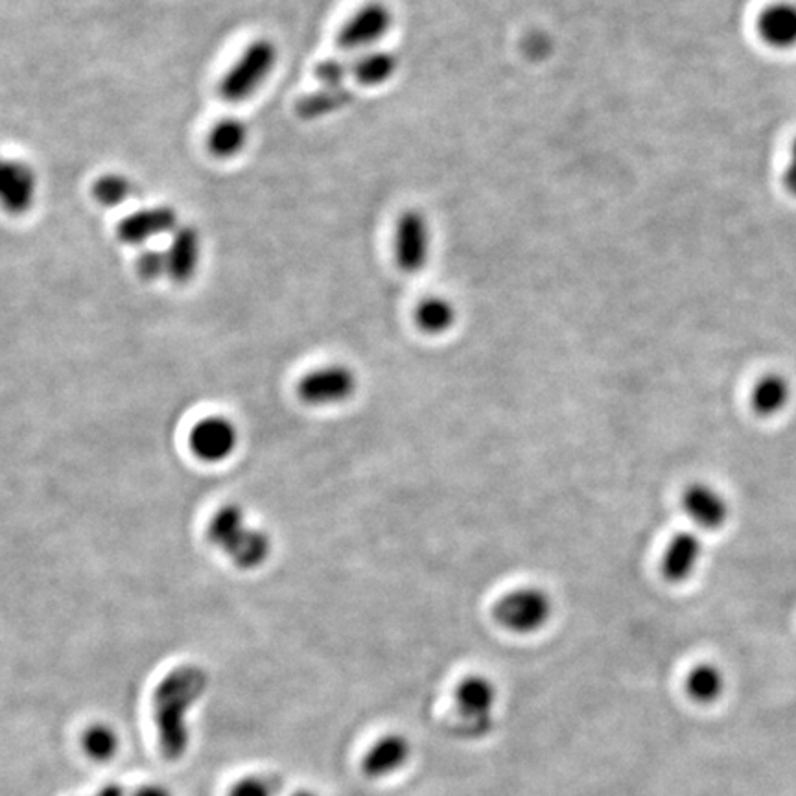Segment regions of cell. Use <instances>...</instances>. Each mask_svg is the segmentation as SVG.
I'll return each mask as SVG.
<instances>
[{
	"label": "cell",
	"instance_id": "24",
	"mask_svg": "<svg viewBox=\"0 0 796 796\" xmlns=\"http://www.w3.org/2000/svg\"><path fill=\"white\" fill-rule=\"evenodd\" d=\"M349 97L345 92L344 87L341 89H325L319 94L308 97L305 102L301 103V115L305 117H319V115H327L334 109H338L341 103L347 102Z\"/></svg>",
	"mask_w": 796,
	"mask_h": 796
},
{
	"label": "cell",
	"instance_id": "26",
	"mask_svg": "<svg viewBox=\"0 0 796 796\" xmlns=\"http://www.w3.org/2000/svg\"><path fill=\"white\" fill-rule=\"evenodd\" d=\"M347 74H349V67L339 60L324 61L318 69V78L324 81L327 89H341Z\"/></svg>",
	"mask_w": 796,
	"mask_h": 796
},
{
	"label": "cell",
	"instance_id": "10",
	"mask_svg": "<svg viewBox=\"0 0 796 796\" xmlns=\"http://www.w3.org/2000/svg\"><path fill=\"white\" fill-rule=\"evenodd\" d=\"M238 445V431L235 426L221 417L199 420L190 434V448L203 461L218 464L229 458Z\"/></svg>",
	"mask_w": 796,
	"mask_h": 796
},
{
	"label": "cell",
	"instance_id": "7",
	"mask_svg": "<svg viewBox=\"0 0 796 796\" xmlns=\"http://www.w3.org/2000/svg\"><path fill=\"white\" fill-rule=\"evenodd\" d=\"M395 260L404 273H419L430 262V221L419 210H406L397 220L394 237Z\"/></svg>",
	"mask_w": 796,
	"mask_h": 796
},
{
	"label": "cell",
	"instance_id": "4",
	"mask_svg": "<svg viewBox=\"0 0 796 796\" xmlns=\"http://www.w3.org/2000/svg\"><path fill=\"white\" fill-rule=\"evenodd\" d=\"M277 47L269 39H255L220 81V97L238 103L253 97L277 66Z\"/></svg>",
	"mask_w": 796,
	"mask_h": 796
},
{
	"label": "cell",
	"instance_id": "25",
	"mask_svg": "<svg viewBox=\"0 0 796 796\" xmlns=\"http://www.w3.org/2000/svg\"><path fill=\"white\" fill-rule=\"evenodd\" d=\"M137 269H139L140 277L146 280H156L162 275H167V251L146 249L145 253H140Z\"/></svg>",
	"mask_w": 796,
	"mask_h": 796
},
{
	"label": "cell",
	"instance_id": "5",
	"mask_svg": "<svg viewBox=\"0 0 796 796\" xmlns=\"http://www.w3.org/2000/svg\"><path fill=\"white\" fill-rule=\"evenodd\" d=\"M360 380L355 369L345 364H329L308 371L299 380L297 395L314 408H330L349 402L358 394Z\"/></svg>",
	"mask_w": 796,
	"mask_h": 796
},
{
	"label": "cell",
	"instance_id": "16",
	"mask_svg": "<svg viewBox=\"0 0 796 796\" xmlns=\"http://www.w3.org/2000/svg\"><path fill=\"white\" fill-rule=\"evenodd\" d=\"M758 33L773 49L796 47V4L775 2L767 6L758 17Z\"/></svg>",
	"mask_w": 796,
	"mask_h": 796
},
{
	"label": "cell",
	"instance_id": "23",
	"mask_svg": "<svg viewBox=\"0 0 796 796\" xmlns=\"http://www.w3.org/2000/svg\"><path fill=\"white\" fill-rule=\"evenodd\" d=\"M133 183L122 173H103L92 185V196L103 207H117L130 198Z\"/></svg>",
	"mask_w": 796,
	"mask_h": 796
},
{
	"label": "cell",
	"instance_id": "3",
	"mask_svg": "<svg viewBox=\"0 0 796 796\" xmlns=\"http://www.w3.org/2000/svg\"><path fill=\"white\" fill-rule=\"evenodd\" d=\"M555 613V601L548 590L543 587L515 588L495 603L492 616L496 624L515 633L528 636L543 630Z\"/></svg>",
	"mask_w": 796,
	"mask_h": 796
},
{
	"label": "cell",
	"instance_id": "11",
	"mask_svg": "<svg viewBox=\"0 0 796 796\" xmlns=\"http://www.w3.org/2000/svg\"><path fill=\"white\" fill-rule=\"evenodd\" d=\"M409 758H411V743L408 737L398 732H389L367 748V753L361 758V770L372 780H380L404 769Z\"/></svg>",
	"mask_w": 796,
	"mask_h": 796
},
{
	"label": "cell",
	"instance_id": "15",
	"mask_svg": "<svg viewBox=\"0 0 796 796\" xmlns=\"http://www.w3.org/2000/svg\"><path fill=\"white\" fill-rule=\"evenodd\" d=\"M703 555V544L695 533H677L663 555V576L669 583H684L694 576Z\"/></svg>",
	"mask_w": 796,
	"mask_h": 796
},
{
	"label": "cell",
	"instance_id": "17",
	"mask_svg": "<svg viewBox=\"0 0 796 796\" xmlns=\"http://www.w3.org/2000/svg\"><path fill=\"white\" fill-rule=\"evenodd\" d=\"M458 321V310L447 297H426L415 310V324L428 336L450 332Z\"/></svg>",
	"mask_w": 796,
	"mask_h": 796
},
{
	"label": "cell",
	"instance_id": "19",
	"mask_svg": "<svg viewBox=\"0 0 796 796\" xmlns=\"http://www.w3.org/2000/svg\"><path fill=\"white\" fill-rule=\"evenodd\" d=\"M248 139V126L243 125L240 119L227 117L210 130L207 142H209V150L216 157L229 159V157L238 156L243 150Z\"/></svg>",
	"mask_w": 796,
	"mask_h": 796
},
{
	"label": "cell",
	"instance_id": "2",
	"mask_svg": "<svg viewBox=\"0 0 796 796\" xmlns=\"http://www.w3.org/2000/svg\"><path fill=\"white\" fill-rule=\"evenodd\" d=\"M207 535L242 570L259 568L271 554L268 533L249 526L246 513L238 506L221 507L210 520Z\"/></svg>",
	"mask_w": 796,
	"mask_h": 796
},
{
	"label": "cell",
	"instance_id": "8",
	"mask_svg": "<svg viewBox=\"0 0 796 796\" xmlns=\"http://www.w3.org/2000/svg\"><path fill=\"white\" fill-rule=\"evenodd\" d=\"M394 27V11L384 2H367L339 30L338 47L347 52H369Z\"/></svg>",
	"mask_w": 796,
	"mask_h": 796
},
{
	"label": "cell",
	"instance_id": "14",
	"mask_svg": "<svg viewBox=\"0 0 796 796\" xmlns=\"http://www.w3.org/2000/svg\"><path fill=\"white\" fill-rule=\"evenodd\" d=\"M683 507L699 528L719 529L727 524V500L710 485H689L688 489L684 490Z\"/></svg>",
	"mask_w": 796,
	"mask_h": 796
},
{
	"label": "cell",
	"instance_id": "18",
	"mask_svg": "<svg viewBox=\"0 0 796 796\" xmlns=\"http://www.w3.org/2000/svg\"><path fill=\"white\" fill-rule=\"evenodd\" d=\"M789 395H792V388L789 382L782 375H765L764 378H759L756 388L753 391V408L756 414L762 417H770L776 415L782 409L786 408V404L789 402Z\"/></svg>",
	"mask_w": 796,
	"mask_h": 796
},
{
	"label": "cell",
	"instance_id": "20",
	"mask_svg": "<svg viewBox=\"0 0 796 796\" xmlns=\"http://www.w3.org/2000/svg\"><path fill=\"white\" fill-rule=\"evenodd\" d=\"M397 69L398 60L394 54L384 50H369L352 66V74L361 86L378 87L388 83Z\"/></svg>",
	"mask_w": 796,
	"mask_h": 796
},
{
	"label": "cell",
	"instance_id": "1",
	"mask_svg": "<svg viewBox=\"0 0 796 796\" xmlns=\"http://www.w3.org/2000/svg\"><path fill=\"white\" fill-rule=\"evenodd\" d=\"M209 684L207 673L198 666H181L162 678L153 694L159 747L168 762L183 758L190 743L187 717L192 706L201 699Z\"/></svg>",
	"mask_w": 796,
	"mask_h": 796
},
{
	"label": "cell",
	"instance_id": "9",
	"mask_svg": "<svg viewBox=\"0 0 796 796\" xmlns=\"http://www.w3.org/2000/svg\"><path fill=\"white\" fill-rule=\"evenodd\" d=\"M38 198V176L21 159L0 156V207L13 216L27 215Z\"/></svg>",
	"mask_w": 796,
	"mask_h": 796
},
{
	"label": "cell",
	"instance_id": "31",
	"mask_svg": "<svg viewBox=\"0 0 796 796\" xmlns=\"http://www.w3.org/2000/svg\"><path fill=\"white\" fill-rule=\"evenodd\" d=\"M291 796H318V795H316V793H312V792H297V793H293V795H291Z\"/></svg>",
	"mask_w": 796,
	"mask_h": 796
},
{
	"label": "cell",
	"instance_id": "27",
	"mask_svg": "<svg viewBox=\"0 0 796 796\" xmlns=\"http://www.w3.org/2000/svg\"><path fill=\"white\" fill-rule=\"evenodd\" d=\"M229 796H275V786L266 778L251 776V778H243V780L238 782L237 786L232 787Z\"/></svg>",
	"mask_w": 796,
	"mask_h": 796
},
{
	"label": "cell",
	"instance_id": "12",
	"mask_svg": "<svg viewBox=\"0 0 796 796\" xmlns=\"http://www.w3.org/2000/svg\"><path fill=\"white\" fill-rule=\"evenodd\" d=\"M178 215L167 205H157L150 209H140L126 216L117 227L122 242L140 246L151 238L162 237L178 229Z\"/></svg>",
	"mask_w": 796,
	"mask_h": 796
},
{
	"label": "cell",
	"instance_id": "21",
	"mask_svg": "<svg viewBox=\"0 0 796 796\" xmlns=\"http://www.w3.org/2000/svg\"><path fill=\"white\" fill-rule=\"evenodd\" d=\"M723 688H725V678H723L722 671L712 664H700V666L694 667L686 677V691L695 703H700V705H708V703L719 699Z\"/></svg>",
	"mask_w": 796,
	"mask_h": 796
},
{
	"label": "cell",
	"instance_id": "6",
	"mask_svg": "<svg viewBox=\"0 0 796 796\" xmlns=\"http://www.w3.org/2000/svg\"><path fill=\"white\" fill-rule=\"evenodd\" d=\"M454 697L467 736L481 737L492 730L498 688L489 677L468 675L456 686Z\"/></svg>",
	"mask_w": 796,
	"mask_h": 796
},
{
	"label": "cell",
	"instance_id": "22",
	"mask_svg": "<svg viewBox=\"0 0 796 796\" xmlns=\"http://www.w3.org/2000/svg\"><path fill=\"white\" fill-rule=\"evenodd\" d=\"M81 745L89 758L94 762H109L117 756L120 742L113 728L108 725H92L81 737Z\"/></svg>",
	"mask_w": 796,
	"mask_h": 796
},
{
	"label": "cell",
	"instance_id": "28",
	"mask_svg": "<svg viewBox=\"0 0 796 796\" xmlns=\"http://www.w3.org/2000/svg\"><path fill=\"white\" fill-rule=\"evenodd\" d=\"M784 181H786L787 190H789L793 196H796V139L795 142H793L792 159H789V165H787Z\"/></svg>",
	"mask_w": 796,
	"mask_h": 796
},
{
	"label": "cell",
	"instance_id": "30",
	"mask_svg": "<svg viewBox=\"0 0 796 796\" xmlns=\"http://www.w3.org/2000/svg\"><path fill=\"white\" fill-rule=\"evenodd\" d=\"M97 796H126L125 787L119 784H109V786L102 787Z\"/></svg>",
	"mask_w": 796,
	"mask_h": 796
},
{
	"label": "cell",
	"instance_id": "29",
	"mask_svg": "<svg viewBox=\"0 0 796 796\" xmlns=\"http://www.w3.org/2000/svg\"><path fill=\"white\" fill-rule=\"evenodd\" d=\"M133 796H172L170 793L165 789V787L159 786H146L140 787L139 792L135 793Z\"/></svg>",
	"mask_w": 796,
	"mask_h": 796
},
{
	"label": "cell",
	"instance_id": "13",
	"mask_svg": "<svg viewBox=\"0 0 796 796\" xmlns=\"http://www.w3.org/2000/svg\"><path fill=\"white\" fill-rule=\"evenodd\" d=\"M199 260H201L199 232L195 227H178L167 249L168 277L178 285H187L198 273Z\"/></svg>",
	"mask_w": 796,
	"mask_h": 796
}]
</instances>
